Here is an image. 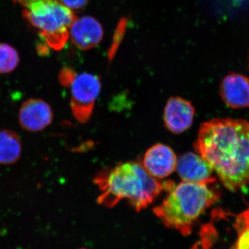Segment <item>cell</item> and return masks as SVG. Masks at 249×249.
<instances>
[{"instance_id":"5b68a950","label":"cell","mask_w":249,"mask_h":249,"mask_svg":"<svg viewBox=\"0 0 249 249\" xmlns=\"http://www.w3.org/2000/svg\"><path fill=\"white\" fill-rule=\"evenodd\" d=\"M71 106L73 116L85 124L92 115L95 103L101 90L99 77L89 73L76 75L71 83Z\"/></svg>"},{"instance_id":"ba28073f","label":"cell","mask_w":249,"mask_h":249,"mask_svg":"<svg viewBox=\"0 0 249 249\" xmlns=\"http://www.w3.org/2000/svg\"><path fill=\"white\" fill-rule=\"evenodd\" d=\"M177 170L182 181L195 183L217 182L211 165L198 154L187 152L178 160Z\"/></svg>"},{"instance_id":"7c38bea8","label":"cell","mask_w":249,"mask_h":249,"mask_svg":"<svg viewBox=\"0 0 249 249\" xmlns=\"http://www.w3.org/2000/svg\"><path fill=\"white\" fill-rule=\"evenodd\" d=\"M22 143L19 136L9 129L0 130V165H11L19 160Z\"/></svg>"},{"instance_id":"6da1fadb","label":"cell","mask_w":249,"mask_h":249,"mask_svg":"<svg viewBox=\"0 0 249 249\" xmlns=\"http://www.w3.org/2000/svg\"><path fill=\"white\" fill-rule=\"evenodd\" d=\"M194 147L228 190L237 192L249 184V121L214 119L205 122Z\"/></svg>"},{"instance_id":"2e32d148","label":"cell","mask_w":249,"mask_h":249,"mask_svg":"<svg viewBox=\"0 0 249 249\" xmlns=\"http://www.w3.org/2000/svg\"><path fill=\"white\" fill-rule=\"evenodd\" d=\"M75 72L70 68H65L62 70L61 73H60L59 79H60L61 84L64 85H71L72 80H73L74 77L76 76Z\"/></svg>"},{"instance_id":"8fae6325","label":"cell","mask_w":249,"mask_h":249,"mask_svg":"<svg viewBox=\"0 0 249 249\" xmlns=\"http://www.w3.org/2000/svg\"><path fill=\"white\" fill-rule=\"evenodd\" d=\"M103 29L97 19L90 16L77 18L70 29V37L73 45L81 50L94 48L101 42Z\"/></svg>"},{"instance_id":"5bb4252c","label":"cell","mask_w":249,"mask_h":249,"mask_svg":"<svg viewBox=\"0 0 249 249\" xmlns=\"http://www.w3.org/2000/svg\"><path fill=\"white\" fill-rule=\"evenodd\" d=\"M19 62L16 49L8 44L0 43V74L14 71Z\"/></svg>"},{"instance_id":"30bf717a","label":"cell","mask_w":249,"mask_h":249,"mask_svg":"<svg viewBox=\"0 0 249 249\" xmlns=\"http://www.w3.org/2000/svg\"><path fill=\"white\" fill-rule=\"evenodd\" d=\"M222 101L232 109L249 108V78L240 73L224 77L219 89Z\"/></svg>"},{"instance_id":"8992f818","label":"cell","mask_w":249,"mask_h":249,"mask_svg":"<svg viewBox=\"0 0 249 249\" xmlns=\"http://www.w3.org/2000/svg\"><path fill=\"white\" fill-rule=\"evenodd\" d=\"M53 119L52 107L40 98H31L24 101L18 116L21 127L29 132H41L52 124Z\"/></svg>"},{"instance_id":"3957f363","label":"cell","mask_w":249,"mask_h":249,"mask_svg":"<svg viewBox=\"0 0 249 249\" xmlns=\"http://www.w3.org/2000/svg\"><path fill=\"white\" fill-rule=\"evenodd\" d=\"M215 183L182 181L176 185L167 181L163 183L166 196L154 213L167 227L188 235L195 223L220 198L221 191Z\"/></svg>"},{"instance_id":"9a60e30c","label":"cell","mask_w":249,"mask_h":249,"mask_svg":"<svg viewBox=\"0 0 249 249\" xmlns=\"http://www.w3.org/2000/svg\"><path fill=\"white\" fill-rule=\"evenodd\" d=\"M58 1L63 6L73 11V10H79L84 8L88 4L89 0H58Z\"/></svg>"},{"instance_id":"9c48e42d","label":"cell","mask_w":249,"mask_h":249,"mask_svg":"<svg viewBox=\"0 0 249 249\" xmlns=\"http://www.w3.org/2000/svg\"><path fill=\"white\" fill-rule=\"evenodd\" d=\"M195 114V108L189 101L180 97L170 98L163 114L165 127L172 133H183L191 127Z\"/></svg>"},{"instance_id":"7a4b0ae2","label":"cell","mask_w":249,"mask_h":249,"mask_svg":"<svg viewBox=\"0 0 249 249\" xmlns=\"http://www.w3.org/2000/svg\"><path fill=\"white\" fill-rule=\"evenodd\" d=\"M93 181L101 191L98 202L108 208L126 199L136 211H140L164 191L163 183L136 162H125L100 172Z\"/></svg>"},{"instance_id":"277c9868","label":"cell","mask_w":249,"mask_h":249,"mask_svg":"<svg viewBox=\"0 0 249 249\" xmlns=\"http://www.w3.org/2000/svg\"><path fill=\"white\" fill-rule=\"evenodd\" d=\"M24 7L23 17L40 31L46 43L60 50L70 38V29L76 19L73 11L58 0H14Z\"/></svg>"},{"instance_id":"e0dca14e","label":"cell","mask_w":249,"mask_h":249,"mask_svg":"<svg viewBox=\"0 0 249 249\" xmlns=\"http://www.w3.org/2000/svg\"></svg>"},{"instance_id":"52a82bcc","label":"cell","mask_w":249,"mask_h":249,"mask_svg":"<svg viewBox=\"0 0 249 249\" xmlns=\"http://www.w3.org/2000/svg\"><path fill=\"white\" fill-rule=\"evenodd\" d=\"M142 163L147 173L159 179L167 178L175 171L178 159L170 147L159 143L147 150Z\"/></svg>"},{"instance_id":"4fadbf2b","label":"cell","mask_w":249,"mask_h":249,"mask_svg":"<svg viewBox=\"0 0 249 249\" xmlns=\"http://www.w3.org/2000/svg\"><path fill=\"white\" fill-rule=\"evenodd\" d=\"M237 240L231 249H249V207L236 217Z\"/></svg>"}]
</instances>
